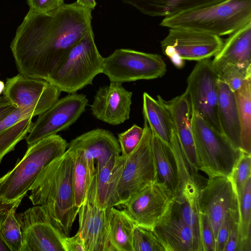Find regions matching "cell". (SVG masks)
<instances>
[{"label": "cell", "instance_id": "obj_7", "mask_svg": "<svg viewBox=\"0 0 251 251\" xmlns=\"http://www.w3.org/2000/svg\"><path fill=\"white\" fill-rule=\"evenodd\" d=\"M166 71V63L158 54L120 49L104 58L102 73L110 82L122 83L158 78Z\"/></svg>", "mask_w": 251, "mask_h": 251}, {"label": "cell", "instance_id": "obj_44", "mask_svg": "<svg viewBox=\"0 0 251 251\" xmlns=\"http://www.w3.org/2000/svg\"><path fill=\"white\" fill-rule=\"evenodd\" d=\"M239 220H237L232 226L223 251H239Z\"/></svg>", "mask_w": 251, "mask_h": 251}, {"label": "cell", "instance_id": "obj_24", "mask_svg": "<svg viewBox=\"0 0 251 251\" xmlns=\"http://www.w3.org/2000/svg\"><path fill=\"white\" fill-rule=\"evenodd\" d=\"M223 0H122L145 15L164 18Z\"/></svg>", "mask_w": 251, "mask_h": 251}, {"label": "cell", "instance_id": "obj_27", "mask_svg": "<svg viewBox=\"0 0 251 251\" xmlns=\"http://www.w3.org/2000/svg\"><path fill=\"white\" fill-rule=\"evenodd\" d=\"M143 114L152 134L170 146L175 131L170 115L158 100L146 92L143 95Z\"/></svg>", "mask_w": 251, "mask_h": 251}, {"label": "cell", "instance_id": "obj_32", "mask_svg": "<svg viewBox=\"0 0 251 251\" xmlns=\"http://www.w3.org/2000/svg\"><path fill=\"white\" fill-rule=\"evenodd\" d=\"M239 251H251V177L238 198Z\"/></svg>", "mask_w": 251, "mask_h": 251}, {"label": "cell", "instance_id": "obj_14", "mask_svg": "<svg viewBox=\"0 0 251 251\" xmlns=\"http://www.w3.org/2000/svg\"><path fill=\"white\" fill-rule=\"evenodd\" d=\"M16 217L22 234V251H64L65 235L54 226L41 205L16 214Z\"/></svg>", "mask_w": 251, "mask_h": 251}, {"label": "cell", "instance_id": "obj_36", "mask_svg": "<svg viewBox=\"0 0 251 251\" xmlns=\"http://www.w3.org/2000/svg\"><path fill=\"white\" fill-rule=\"evenodd\" d=\"M213 68L219 79L225 82L234 92L248 78L251 77V67L245 68L236 65L226 64Z\"/></svg>", "mask_w": 251, "mask_h": 251}, {"label": "cell", "instance_id": "obj_5", "mask_svg": "<svg viewBox=\"0 0 251 251\" xmlns=\"http://www.w3.org/2000/svg\"><path fill=\"white\" fill-rule=\"evenodd\" d=\"M104 58L100 54L89 30L65 54L47 80L61 92L75 93L102 73Z\"/></svg>", "mask_w": 251, "mask_h": 251}, {"label": "cell", "instance_id": "obj_47", "mask_svg": "<svg viewBox=\"0 0 251 251\" xmlns=\"http://www.w3.org/2000/svg\"><path fill=\"white\" fill-rule=\"evenodd\" d=\"M0 251H12L11 249L0 233Z\"/></svg>", "mask_w": 251, "mask_h": 251}, {"label": "cell", "instance_id": "obj_20", "mask_svg": "<svg viewBox=\"0 0 251 251\" xmlns=\"http://www.w3.org/2000/svg\"><path fill=\"white\" fill-rule=\"evenodd\" d=\"M171 204L153 228L166 251H193L191 230Z\"/></svg>", "mask_w": 251, "mask_h": 251}, {"label": "cell", "instance_id": "obj_42", "mask_svg": "<svg viewBox=\"0 0 251 251\" xmlns=\"http://www.w3.org/2000/svg\"><path fill=\"white\" fill-rule=\"evenodd\" d=\"M64 0H27L29 9L40 13L54 10L62 5Z\"/></svg>", "mask_w": 251, "mask_h": 251}, {"label": "cell", "instance_id": "obj_33", "mask_svg": "<svg viewBox=\"0 0 251 251\" xmlns=\"http://www.w3.org/2000/svg\"><path fill=\"white\" fill-rule=\"evenodd\" d=\"M172 205L191 230L194 240L193 251H202L200 236L198 200L174 199Z\"/></svg>", "mask_w": 251, "mask_h": 251}, {"label": "cell", "instance_id": "obj_19", "mask_svg": "<svg viewBox=\"0 0 251 251\" xmlns=\"http://www.w3.org/2000/svg\"><path fill=\"white\" fill-rule=\"evenodd\" d=\"M81 151L88 161L100 168L112 158L119 156L121 150L118 139L110 131L97 128L85 132L69 144L68 148Z\"/></svg>", "mask_w": 251, "mask_h": 251}, {"label": "cell", "instance_id": "obj_35", "mask_svg": "<svg viewBox=\"0 0 251 251\" xmlns=\"http://www.w3.org/2000/svg\"><path fill=\"white\" fill-rule=\"evenodd\" d=\"M133 251H166L153 228L135 225L132 234Z\"/></svg>", "mask_w": 251, "mask_h": 251}, {"label": "cell", "instance_id": "obj_26", "mask_svg": "<svg viewBox=\"0 0 251 251\" xmlns=\"http://www.w3.org/2000/svg\"><path fill=\"white\" fill-rule=\"evenodd\" d=\"M152 151L157 180L166 185L175 196L178 181L176 163L171 146L152 134Z\"/></svg>", "mask_w": 251, "mask_h": 251}, {"label": "cell", "instance_id": "obj_15", "mask_svg": "<svg viewBox=\"0 0 251 251\" xmlns=\"http://www.w3.org/2000/svg\"><path fill=\"white\" fill-rule=\"evenodd\" d=\"M198 207L200 213L208 218L216 237L226 214L238 210V198L229 178L221 176L209 177L200 189Z\"/></svg>", "mask_w": 251, "mask_h": 251}, {"label": "cell", "instance_id": "obj_10", "mask_svg": "<svg viewBox=\"0 0 251 251\" xmlns=\"http://www.w3.org/2000/svg\"><path fill=\"white\" fill-rule=\"evenodd\" d=\"M218 76L210 59L197 61L187 79L191 111L199 114L212 127L223 133L218 113Z\"/></svg>", "mask_w": 251, "mask_h": 251}, {"label": "cell", "instance_id": "obj_16", "mask_svg": "<svg viewBox=\"0 0 251 251\" xmlns=\"http://www.w3.org/2000/svg\"><path fill=\"white\" fill-rule=\"evenodd\" d=\"M61 93L46 80L19 74L7 78L3 94L16 108L39 106L47 110L59 100Z\"/></svg>", "mask_w": 251, "mask_h": 251}, {"label": "cell", "instance_id": "obj_28", "mask_svg": "<svg viewBox=\"0 0 251 251\" xmlns=\"http://www.w3.org/2000/svg\"><path fill=\"white\" fill-rule=\"evenodd\" d=\"M109 239L114 251H133L132 234L135 224L123 210L109 208Z\"/></svg>", "mask_w": 251, "mask_h": 251}, {"label": "cell", "instance_id": "obj_1", "mask_svg": "<svg viewBox=\"0 0 251 251\" xmlns=\"http://www.w3.org/2000/svg\"><path fill=\"white\" fill-rule=\"evenodd\" d=\"M92 10L75 2L46 13L29 9L10 44L19 74L47 80L68 50L92 30Z\"/></svg>", "mask_w": 251, "mask_h": 251}, {"label": "cell", "instance_id": "obj_31", "mask_svg": "<svg viewBox=\"0 0 251 251\" xmlns=\"http://www.w3.org/2000/svg\"><path fill=\"white\" fill-rule=\"evenodd\" d=\"M70 150L75 154L74 187L75 204L79 208L85 200L87 191L96 170L95 164L90 163L81 151Z\"/></svg>", "mask_w": 251, "mask_h": 251}, {"label": "cell", "instance_id": "obj_29", "mask_svg": "<svg viewBox=\"0 0 251 251\" xmlns=\"http://www.w3.org/2000/svg\"><path fill=\"white\" fill-rule=\"evenodd\" d=\"M240 127V150L251 154V77L234 92Z\"/></svg>", "mask_w": 251, "mask_h": 251}, {"label": "cell", "instance_id": "obj_2", "mask_svg": "<svg viewBox=\"0 0 251 251\" xmlns=\"http://www.w3.org/2000/svg\"><path fill=\"white\" fill-rule=\"evenodd\" d=\"M75 154L68 149L46 166L32 185L29 199L41 205L54 226L69 236L77 216L74 187Z\"/></svg>", "mask_w": 251, "mask_h": 251}, {"label": "cell", "instance_id": "obj_46", "mask_svg": "<svg viewBox=\"0 0 251 251\" xmlns=\"http://www.w3.org/2000/svg\"><path fill=\"white\" fill-rule=\"evenodd\" d=\"M75 2L84 8L91 10L94 9L97 4L95 0H76Z\"/></svg>", "mask_w": 251, "mask_h": 251}, {"label": "cell", "instance_id": "obj_25", "mask_svg": "<svg viewBox=\"0 0 251 251\" xmlns=\"http://www.w3.org/2000/svg\"><path fill=\"white\" fill-rule=\"evenodd\" d=\"M170 146L176 163L178 181L174 199L198 200L200 189L203 185L201 184L198 171L188 162L175 131Z\"/></svg>", "mask_w": 251, "mask_h": 251}, {"label": "cell", "instance_id": "obj_22", "mask_svg": "<svg viewBox=\"0 0 251 251\" xmlns=\"http://www.w3.org/2000/svg\"><path fill=\"white\" fill-rule=\"evenodd\" d=\"M121 155L112 158L96 169V197L99 205L105 209L118 206V189L123 170Z\"/></svg>", "mask_w": 251, "mask_h": 251}, {"label": "cell", "instance_id": "obj_23", "mask_svg": "<svg viewBox=\"0 0 251 251\" xmlns=\"http://www.w3.org/2000/svg\"><path fill=\"white\" fill-rule=\"evenodd\" d=\"M218 88V113L222 132L234 147L240 150V127L234 92L219 79Z\"/></svg>", "mask_w": 251, "mask_h": 251}, {"label": "cell", "instance_id": "obj_11", "mask_svg": "<svg viewBox=\"0 0 251 251\" xmlns=\"http://www.w3.org/2000/svg\"><path fill=\"white\" fill-rule=\"evenodd\" d=\"M174 198L172 192L156 180L133 193L121 206L135 225L153 228Z\"/></svg>", "mask_w": 251, "mask_h": 251}, {"label": "cell", "instance_id": "obj_6", "mask_svg": "<svg viewBox=\"0 0 251 251\" xmlns=\"http://www.w3.org/2000/svg\"><path fill=\"white\" fill-rule=\"evenodd\" d=\"M191 125L199 170L208 177L218 176L229 177L244 152L194 111H191Z\"/></svg>", "mask_w": 251, "mask_h": 251}, {"label": "cell", "instance_id": "obj_38", "mask_svg": "<svg viewBox=\"0 0 251 251\" xmlns=\"http://www.w3.org/2000/svg\"><path fill=\"white\" fill-rule=\"evenodd\" d=\"M143 132V128L134 124L127 130L118 134V140L122 156L127 155L135 149L140 142Z\"/></svg>", "mask_w": 251, "mask_h": 251}, {"label": "cell", "instance_id": "obj_9", "mask_svg": "<svg viewBox=\"0 0 251 251\" xmlns=\"http://www.w3.org/2000/svg\"><path fill=\"white\" fill-rule=\"evenodd\" d=\"M143 136L135 149L126 156L124 162L118 189L119 204L121 205L133 193L157 180L152 151L151 130L144 120Z\"/></svg>", "mask_w": 251, "mask_h": 251}, {"label": "cell", "instance_id": "obj_48", "mask_svg": "<svg viewBox=\"0 0 251 251\" xmlns=\"http://www.w3.org/2000/svg\"><path fill=\"white\" fill-rule=\"evenodd\" d=\"M5 88V84L4 82L1 80H0V95L3 93Z\"/></svg>", "mask_w": 251, "mask_h": 251}, {"label": "cell", "instance_id": "obj_13", "mask_svg": "<svg viewBox=\"0 0 251 251\" xmlns=\"http://www.w3.org/2000/svg\"><path fill=\"white\" fill-rule=\"evenodd\" d=\"M88 103L85 95L76 93L58 100L33 123L25 138L27 146L69 128L85 111Z\"/></svg>", "mask_w": 251, "mask_h": 251}, {"label": "cell", "instance_id": "obj_45", "mask_svg": "<svg viewBox=\"0 0 251 251\" xmlns=\"http://www.w3.org/2000/svg\"><path fill=\"white\" fill-rule=\"evenodd\" d=\"M16 107L4 96L0 97V122L13 111Z\"/></svg>", "mask_w": 251, "mask_h": 251}, {"label": "cell", "instance_id": "obj_8", "mask_svg": "<svg viewBox=\"0 0 251 251\" xmlns=\"http://www.w3.org/2000/svg\"><path fill=\"white\" fill-rule=\"evenodd\" d=\"M223 42L220 37L201 31L170 28L160 45L163 53L181 68L185 60L199 61L214 56Z\"/></svg>", "mask_w": 251, "mask_h": 251}, {"label": "cell", "instance_id": "obj_41", "mask_svg": "<svg viewBox=\"0 0 251 251\" xmlns=\"http://www.w3.org/2000/svg\"><path fill=\"white\" fill-rule=\"evenodd\" d=\"M200 236L202 251H215L216 237L207 216L200 213Z\"/></svg>", "mask_w": 251, "mask_h": 251}, {"label": "cell", "instance_id": "obj_30", "mask_svg": "<svg viewBox=\"0 0 251 251\" xmlns=\"http://www.w3.org/2000/svg\"><path fill=\"white\" fill-rule=\"evenodd\" d=\"M22 200L8 204H0V233L12 251H22V234L16 210Z\"/></svg>", "mask_w": 251, "mask_h": 251}, {"label": "cell", "instance_id": "obj_37", "mask_svg": "<svg viewBox=\"0 0 251 251\" xmlns=\"http://www.w3.org/2000/svg\"><path fill=\"white\" fill-rule=\"evenodd\" d=\"M251 177V154L243 152L229 177L238 196H240L244 187Z\"/></svg>", "mask_w": 251, "mask_h": 251}, {"label": "cell", "instance_id": "obj_34", "mask_svg": "<svg viewBox=\"0 0 251 251\" xmlns=\"http://www.w3.org/2000/svg\"><path fill=\"white\" fill-rule=\"evenodd\" d=\"M32 118L27 117L0 131V164L6 154L13 151L20 141L25 139L33 124Z\"/></svg>", "mask_w": 251, "mask_h": 251}, {"label": "cell", "instance_id": "obj_18", "mask_svg": "<svg viewBox=\"0 0 251 251\" xmlns=\"http://www.w3.org/2000/svg\"><path fill=\"white\" fill-rule=\"evenodd\" d=\"M157 100L169 112L174 131L188 162L199 171L197 155L191 125V107L186 92L169 100L157 96Z\"/></svg>", "mask_w": 251, "mask_h": 251}, {"label": "cell", "instance_id": "obj_12", "mask_svg": "<svg viewBox=\"0 0 251 251\" xmlns=\"http://www.w3.org/2000/svg\"><path fill=\"white\" fill-rule=\"evenodd\" d=\"M96 174L93 176L86 197L79 207L78 231L85 251H114L109 239V208L100 207L96 197Z\"/></svg>", "mask_w": 251, "mask_h": 251}, {"label": "cell", "instance_id": "obj_17", "mask_svg": "<svg viewBox=\"0 0 251 251\" xmlns=\"http://www.w3.org/2000/svg\"><path fill=\"white\" fill-rule=\"evenodd\" d=\"M132 93L122 83L111 82L97 91L90 105L93 115L97 119L115 126L129 118Z\"/></svg>", "mask_w": 251, "mask_h": 251}, {"label": "cell", "instance_id": "obj_40", "mask_svg": "<svg viewBox=\"0 0 251 251\" xmlns=\"http://www.w3.org/2000/svg\"><path fill=\"white\" fill-rule=\"evenodd\" d=\"M239 220V211L231 210L224 217L216 236L215 251H223L233 223Z\"/></svg>", "mask_w": 251, "mask_h": 251}, {"label": "cell", "instance_id": "obj_43", "mask_svg": "<svg viewBox=\"0 0 251 251\" xmlns=\"http://www.w3.org/2000/svg\"><path fill=\"white\" fill-rule=\"evenodd\" d=\"M64 251H85L83 240L79 231L72 237L65 236L63 239Z\"/></svg>", "mask_w": 251, "mask_h": 251}, {"label": "cell", "instance_id": "obj_3", "mask_svg": "<svg viewBox=\"0 0 251 251\" xmlns=\"http://www.w3.org/2000/svg\"><path fill=\"white\" fill-rule=\"evenodd\" d=\"M251 22V0H225L164 18L160 25L193 29L219 37Z\"/></svg>", "mask_w": 251, "mask_h": 251}, {"label": "cell", "instance_id": "obj_21", "mask_svg": "<svg viewBox=\"0 0 251 251\" xmlns=\"http://www.w3.org/2000/svg\"><path fill=\"white\" fill-rule=\"evenodd\" d=\"M212 63L213 67L226 64L251 67V22L228 35Z\"/></svg>", "mask_w": 251, "mask_h": 251}, {"label": "cell", "instance_id": "obj_4", "mask_svg": "<svg viewBox=\"0 0 251 251\" xmlns=\"http://www.w3.org/2000/svg\"><path fill=\"white\" fill-rule=\"evenodd\" d=\"M68 147L67 141L57 134L28 146L23 157L0 177V204L22 200L44 168L64 153Z\"/></svg>", "mask_w": 251, "mask_h": 251}, {"label": "cell", "instance_id": "obj_39", "mask_svg": "<svg viewBox=\"0 0 251 251\" xmlns=\"http://www.w3.org/2000/svg\"><path fill=\"white\" fill-rule=\"evenodd\" d=\"M47 110L39 106L16 108L0 122V131L6 129L27 117L38 116Z\"/></svg>", "mask_w": 251, "mask_h": 251}]
</instances>
